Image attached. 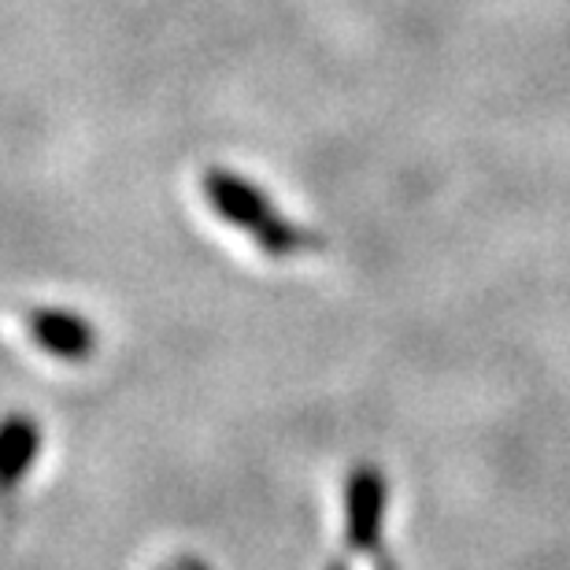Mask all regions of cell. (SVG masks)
Returning <instances> with one entry per match:
<instances>
[{"mask_svg": "<svg viewBox=\"0 0 570 570\" xmlns=\"http://www.w3.org/2000/svg\"><path fill=\"white\" fill-rule=\"evenodd\" d=\"M22 323H27V337L52 360L86 363L97 352L94 323L67 307H30Z\"/></svg>", "mask_w": 570, "mask_h": 570, "instance_id": "2", "label": "cell"}, {"mask_svg": "<svg viewBox=\"0 0 570 570\" xmlns=\"http://www.w3.org/2000/svg\"><path fill=\"white\" fill-rule=\"evenodd\" d=\"M159 570H208L200 560H170V563H164Z\"/></svg>", "mask_w": 570, "mask_h": 570, "instance_id": "4", "label": "cell"}, {"mask_svg": "<svg viewBox=\"0 0 570 570\" xmlns=\"http://www.w3.org/2000/svg\"><path fill=\"white\" fill-rule=\"evenodd\" d=\"M200 186H204V200H208L226 223L253 237L267 256L296 253V245L304 242L301 230H293V226L282 219L275 212V204H271L253 181L237 178L230 170H208Z\"/></svg>", "mask_w": 570, "mask_h": 570, "instance_id": "1", "label": "cell"}, {"mask_svg": "<svg viewBox=\"0 0 570 570\" xmlns=\"http://www.w3.org/2000/svg\"><path fill=\"white\" fill-rule=\"evenodd\" d=\"M45 444L41 423L27 412H11L0 419V500H8L33 471Z\"/></svg>", "mask_w": 570, "mask_h": 570, "instance_id": "3", "label": "cell"}]
</instances>
